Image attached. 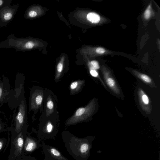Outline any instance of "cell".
Instances as JSON below:
<instances>
[{"label":"cell","mask_w":160,"mask_h":160,"mask_svg":"<svg viewBox=\"0 0 160 160\" xmlns=\"http://www.w3.org/2000/svg\"><path fill=\"white\" fill-rule=\"evenodd\" d=\"M3 92L4 91L2 87L0 85V99L2 97Z\"/></svg>","instance_id":"7402d4cb"},{"label":"cell","mask_w":160,"mask_h":160,"mask_svg":"<svg viewBox=\"0 0 160 160\" xmlns=\"http://www.w3.org/2000/svg\"><path fill=\"white\" fill-rule=\"evenodd\" d=\"M94 106L93 102L84 107L78 108L73 115L68 120L67 124L68 125L75 124L85 120L93 112Z\"/></svg>","instance_id":"6da1fadb"},{"label":"cell","mask_w":160,"mask_h":160,"mask_svg":"<svg viewBox=\"0 0 160 160\" xmlns=\"http://www.w3.org/2000/svg\"><path fill=\"white\" fill-rule=\"evenodd\" d=\"M3 146V143L2 141L0 140V150L1 149Z\"/></svg>","instance_id":"603a6c76"},{"label":"cell","mask_w":160,"mask_h":160,"mask_svg":"<svg viewBox=\"0 0 160 160\" xmlns=\"http://www.w3.org/2000/svg\"><path fill=\"white\" fill-rule=\"evenodd\" d=\"M140 78L146 83H150L151 81V78L148 76L144 74H140Z\"/></svg>","instance_id":"30bf717a"},{"label":"cell","mask_w":160,"mask_h":160,"mask_svg":"<svg viewBox=\"0 0 160 160\" xmlns=\"http://www.w3.org/2000/svg\"><path fill=\"white\" fill-rule=\"evenodd\" d=\"M96 51L97 53L102 54L104 53L105 52V50L103 48H98L96 49Z\"/></svg>","instance_id":"d6986e66"},{"label":"cell","mask_w":160,"mask_h":160,"mask_svg":"<svg viewBox=\"0 0 160 160\" xmlns=\"http://www.w3.org/2000/svg\"><path fill=\"white\" fill-rule=\"evenodd\" d=\"M3 3V1L1 0H0V6H1Z\"/></svg>","instance_id":"cb8c5ba5"},{"label":"cell","mask_w":160,"mask_h":160,"mask_svg":"<svg viewBox=\"0 0 160 160\" xmlns=\"http://www.w3.org/2000/svg\"><path fill=\"white\" fill-rule=\"evenodd\" d=\"M51 153L54 156H60V153L56 149L52 148L51 149Z\"/></svg>","instance_id":"5bb4252c"},{"label":"cell","mask_w":160,"mask_h":160,"mask_svg":"<svg viewBox=\"0 0 160 160\" xmlns=\"http://www.w3.org/2000/svg\"><path fill=\"white\" fill-rule=\"evenodd\" d=\"M53 102L50 96L48 97L46 106V113L47 116H49L54 112Z\"/></svg>","instance_id":"8992f818"},{"label":"cell","mask_w":160,"mask_h":160,"mask_svg":"<svg viewBox=\"0 0 160 160\" xmlns=\"http://www.w3.org/2000/svg\"><path fill=\"white\" fill-rule=\"evenodd\" d=\"M34 46V43L32 41H28L25 44V47L26 48L31 49Z\"/></svg>","instance_id":"4fadbf2b"},{"label":"cell","mask_w":160,"mask_h":160,"mask_svg":"<svg viewBox=\"0 0 160 160\" xmlns=\"http://www.w3.org/2000/svg\"><path fill=\"white\" fill-rule=\"evenodd\" d=\"M37 15V12L34 11H30L28 13L29 16L31 17H35Z\"/></svg>","instance_id":"44dd1931"},{"label":"cell","mask_w":160,"mask_h":160,"mask_svg":"<svg viewBox=\"0 0 160 160\" xmlns=\"http://www.w3.org/2000/svg\"><path fill=\"white\" fill-rule=\"evenodd\" d=\"M35 146V143L31 140L27 138L24 145L25 150L28 152L31 151L34 148Z\"/></svg>","instance_id":"ba28073f"},{"label":"cell","mask_w":160,"mask_h":160,"mask_svg":"<svg viewBox=\"0 0 160 160\" xmlns=\"http://www.w3.org/2000/svg\"><path fill=\"white\" fill-rule=\"evenodd\" d=\"M23 136L22 132L20 133L15 139L13 143L15 148L16 154L21 153L23 144Z\"/></svg>","instance_id":"277c9868"},{"label":"cell","mask_w":160,"mask_h":160,"mask_svg":"<svg viewBox=\"0 0 160 160\" xmlns=\"http://www.w3.org/2000/svg\"><path fill=\"white\" fill-rule=\"evenodd\" d=\"M105 78L108 85L110 88L112 89L114 91H115L116 92H117L116 89L117 86L114 80L112 78L108 77H107Z\"/></svg>","instance_id":"9c48e42d"},{"label":"cell","mask_w":160,"mask_h":160,"mask_svg":"<svg viewBox=\"0 0 160 160\" xmlns=\"http://www.w3.org/2000/svg\"><path fill=\"white\" fill-rule=\"evenodd\" d=\"M12 17V13L10 12H7L4 15L3 17L5 20H10Z\"/></svg>","instance_id":"e0dca14e"},{"label":"cell","mask_w":160,"mask_h":160,"mask_svg":"<svg viewBox=\"0 0 160 160\" xmlns=\"http://www.w3.org/2000/svg\"><path fill=\"white\" fill-rule=\"evenodd\" d=\"M43 98L42 90H37L32 94L31 99L30 107L31 109H36L41 105Z\"/></svg>","instance_id":"3957f363"},{"label":"cell","mask_w":160,"mask_h":160,"mask_svg":"<svg viewBox=\"0 0 160 160\" xmlns=\"http://www.w3.org/2000/svg\"><path fill=\"white\" fill-rule=\"evenodd\" d=\"M91 64L94 69H98L99 68V66L98 62L96 61H92L91 62Z\"/></svg>","instance_id":"2e32d148"},{"label":"cell","mask_w":160,"mask_h":160,"mask_svg":"<svg viewBox=\"0 0 160 160\" xmlns=\"http://www.w3.org/2000/svg\"><path fill=\"white\" fill-rule=\"evenodd\" d=\"M142 100L144 104L147 105L149 103V99L148 96L145 94H143L142 97Z\"/></svg>","instance_id":"7c38bea8"},{"label":"cell","mask_w":160,"mask_h":160,"mask_svg":"<svg viewBox=\"0 0 160 160\" xmlns=\"http://www.w3.org/2000/svg\"><path fill=\"white\" fill-rule=\"evenodd\" d=\"M91 75L93 77H97L98 76V74L97 72L94 69L91 68L90 71Z\"/></svg>","instance_id":"ac0fdd59"},{"label":"cell","mask_w":160,"mask_h":160,"mask_svg":"<svg viewBox=\"0 0 160 160\" xmlns=\"http://www.w3.org/2000/svg\"><path fill=\"white\" fill-rule=\"evenodd\" d=\"M25 104L24 102L22 101L19 107L18 111L15 119V131L17 133L21 131L25 122Z\"/></svg>","instance_id":"7a4b0ae2"},{"label":"cell","mask_w":160,"mask_h":160,"mask_svg":"<svg viewBox=\"0 0 160 160\" xmlns=\"http://www.w3.org/2000/svg\"><path fill=\"white\" fill-rule=\"evenodd\" d=\"M87 18L89 21L95 23H98L100 19L98 14L93 12L89 13L87 15Z\"/></svg>","instance_id":"52a82bcc"},{"label":"cell","mask_w":160,"mask_h":160,"mask_svg":"<svg viewBox=\"0 0 160 160\" xmlns=\"http://www.w3.org/2000/svg\"><path fill=\"white\" fill-rule=\"evenodd\" d=\"M150 6L146 10L144 13V17L146 19H148L150 17V12L149 9Z\"/></svg>","instance_id":"9a60e30c"},{"label":"cell","mask_w":160,"mask_h":160,"mask_svg":"<svg viewBox=\"0 0 160 160\" xmlns=\"http://www.w3.org/2000/svg\"><path fill=\"white\" fill-rule=\"evenodd\" d=\"M84 82V80H80L71 83L70 87L71 93L73 94L78 92L81 88Z\"/></svg>","instance_id":"5b68a950"},{"label":"cell","mask_w":160,"mask_h":160,"mask_svg":"<svg viewBox=\"0 0 160 160\" xmlns=\"http://www.w3.org/2000/svg\"><path fill=\"white\" fill-rule=\"evenodd\" d=\"M47 130L48 132H50L52 128V126L50 122H48L47 125Z\"/></svg>","instance_id":"ffe728a7"},{"label":"cell","mask_w":160,"mask_h":160,"mask_svg":"<svg viewBox=\"0 0 160 160\" xmlns=\"http://www.w3.org/2000/svg\"><path fill=\"white\" fill-rule=\"evenodd\" d=\"M89 148V145L86 143H84L82 144L80 148V151L82 153H85L88 150Z\"/></svg>","instance_id":"8fae6325"},{"label":"cell","mask_w":160,"mask_h":160,"mask_svg":"<svg viewBox=\"0 0 160 160\" xmlns=\"http://www.w3.org/2000/svg\"><path fill=\"white\" fill-rule=\"evenodd\" d=\"M1 128H2V126H1V125L0 124V130L1 129Z\"/></svg>","instance_id":"d4e9b609"}]
</instances>
